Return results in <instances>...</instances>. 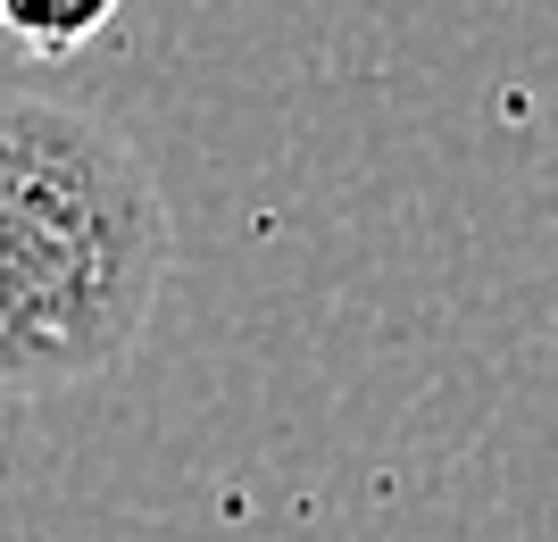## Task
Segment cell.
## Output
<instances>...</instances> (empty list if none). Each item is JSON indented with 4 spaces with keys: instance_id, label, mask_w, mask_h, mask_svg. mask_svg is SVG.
<instances>
[{
    "instance_id": "6da1fadb",
    "label": "cell",
    "mask_w": 558,
    "mask_h": 542,
    "mask_svg": "<svg viewBox=\"0 0 558 542\" xmlns=\"http://www.w3.org/2000/svg\"><path fill=\"white\" fill-rule=\"evenodd\" d=\"M175 276V209L117 118L0 93V393L59 401L117 376Z\"/></svg>"
},
{
    "instance_id": "7a4b0ae2",
    "label": "cell",
    "mask_w": 558,
    "mask_h": 542,
    "mask_svg": "<svg viewBox=\"0 0 558 542\" xmlns=\"http://www.w3.org/2000/svg\"><path fill=\"white\" fill-rule=\"evenodd\" d=\"M125 0H0V50H17V59H75V50H93L100 34L117 25Z\"/></svg>"
}]
</instances>
